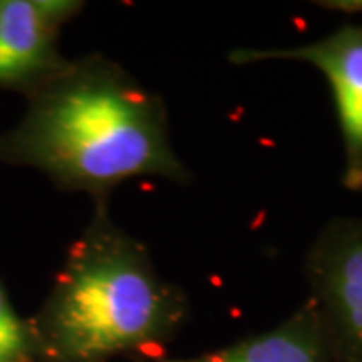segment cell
<instances>
[{
  "mask_svg": "<svg viewBox=\"0 0 362 362\" xmlns=\"http://www.w3.org/2000/svg\"><path fill=\"white\" fill-rule=\"evenodd\" d=\"M2 153L65 192L107 199L133 177L183 183L189 171L169 133L163 99L105 54H83L33 90Z\"/></svg>",
  "mask_w": 362,
  "mask_h": 362,
  "instance_id": "cell-1",
  "label": "cell"
},
{
  "mask_svg": "<svg viewBox=\"0 0 362 362\" xmlns=\"http://www.w3.org/2000/svg\"><path fill=\"white\" fill-rule=\"evenodd\" d=\"M187 316L185 292L159 276L149 250L111 220L101 199L30 324L40 361L109 362L161 349Z\"/></svg>",
  "mask_w": 362,
  "mask_h": 362,
  "instance_id": "cell-2",
  "label": "cell"
},
{
  "mask_svg": "<svg viewBox=\"0 0 362 362\" xmlns=\"http://www.w3.org/2000/svg\"><path fill=\"white\" fill-rule=\"evenodd\" d=\"M304 274L337 362H362V218H334L316 233Z\"/></svg>",
  "mask_w": 362,
  "mask_h": 362,
  "instance_id": "cell-3",
  "label": "cell"
},
{
  "mask_svg": "<svg viewBox=\"0 0 362 362\" xmlns=\"http://www.w3.org/2000/svg\"><path fill=\"white\" fill-rule=\"evenodd\" d=\"M233 65L266 61H298L322 73L337 105L342 137V185L362 192V25H344L322 39L286 49H235Z\"/></svg>",
  "mask_w": 362,
  "mask_h": 362,
  "instance_id": "cell-4",
  "label": "cell"
},
{
  "mask_svg": "<svg viewBox=\"0 0 362 362\" xmlns=\"http://www.w3.org/2000/svg\"><path fill=\"white\" fill-rule=\"evenodd\" d=\"M77 0H0V87L39 89L66 61L61 28L81 11Z\"/></svg>",
  "mask_w": 362,
  "mask_h": 362,
  "instance_id": "cell-5",
  "label": "cell"
},
{
  "mask_svg": "<svg viewBox=\"0 0 362 362\" xmlns=\"http://www.w3.org/2000/svg\"><path fill=\"white\" fill-rule=\"evenodd\" d=\"M161 362H337L316 312L306 300L284 322L197 356Z\"/></svg>",
  "mask_w": 362,
  "mask_h": 362,
  "instance_id": "cell-6",
  "label": "cell"
},
{
  "mask_svg": "<svg viewBox=\"0 0 362 362\" xmlns=\"http://www.w3.org/2000/svg\"><path fill=\"white\" fill-rule=\"evenodd\" d=\"M39 342L33 324L23 320L0 284V362H39Z\"/></svg>",
  "mask_w": 362,
  "mask_h": 362,
  "instance_id": "cell-7",
  "label": "cell"
},
{
  "mask_svg": "<svg viewBox=\"0 0 362 362\" xmlns=\"http://www.w3.org/2000/svg\"><path fill=\"white\" fill-rule=\"evenodd\" d=\"M316 4L322 6L324 11H330V13L362 16V0H318Z\"/></svg>",
  "mask_w": 362,
  "mask_h": 362,
  "instance_id": "cell-8",
  "label": "cell"
}]
</instances>
